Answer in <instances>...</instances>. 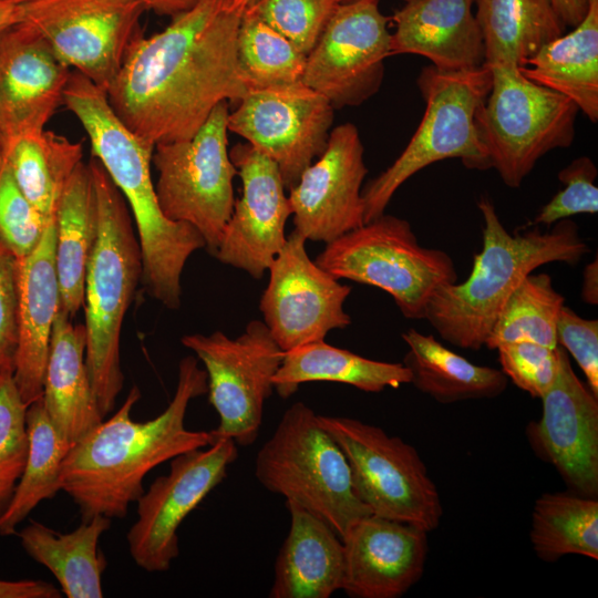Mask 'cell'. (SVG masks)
<instances>
[{"label": "cell", "mask_w": 598, "mask_h": 598, "mask_svg": "<svg viewBox=\"0 0 598 598\" xmlns=\"http://www.w3.org/2000/svg\"><path fill=\"white\" fill-rule=\"evenodd\" d=\"M243 12L200 0L161 32L141 35L109 86L118 117L152 145L192 137L220 102L249 91L237 58Z\"/></svg>", "instance_id": "1"}, {"label": "cell", "mask_w": 598, "mask_h": 598, "mask_svg": "<svg viewBox=\"0 0 598 598\" xmlns=\"http://www.w3.org/2000/svg\"><path fill=\"white\" fill-rule=\"evenodd\" d=\"M205 393L206 371L197 358L187 355L178 364L174 396L159 415L146 422L132 420V409L141 399L134 385L110 419L71 446L62 462L60 484L83 520L95 515L125 517L130 505L143 495V480L152 470L214 442L212 431L185 426L189 402Z\"/></svg>", "instance_id": "2"}, {"label": "cell", "mask_w": 598, "mask_h": 598, "mask_svg": "<svg viewBox=\"0 0 598 598\" xmlns=\"http://www.w3.org/2000/svg\"><path fill=\"white\" fill-rule=\"evenodd\" d=\"M63 104L83 126L92 156L128 204L137 227L145 291L166 308L178 309L185 264L206 243L195 227L169 220L162 213L151 174L154 145L118 117L104 89L76 71L71 72Z\"/></svg>", "instance_id": "3"}, {"label": "cell", "mask_w": 598, "mask_h": 598, "mask_svg": "<svg viewBox=\"0 0 598 598\" xmlns=\"http://www.w3.org/2000/svg\"><path fill=\"white\" fill-rule=\"evenodd\" d=\"M477 207L484 220L483 247L474 256L473 269L463 282L439 288L424 317L442 339L472 350L485 346L505 302L526 276L554 261L577 265L589 252L578 226L568 218L546 233L535 227L512 235L487 197Z\"/></svg>", "instance_id": "4"}, {"label": "cell", "mask_w": 598, "mask_h": 598, "mask_svg": "<svg viewBox=\"0 0 598 598\" xmlns=\"http://www.w3.org/2000/svg\"><path fill=\"white\" fill-rule=\"evenodd\" d=\"M97 206V234L84 282L85 362L102 415L123 389L121 331L142 281V251L127 203L95 157L87 163Z\"/></svg>", "instance_id": "5"}, {"label": "cell", "mask_w": 598, "mask_h": 598, "mask_svg": "<svg viewBox=\"0 0 598 598\" xmlns=\"http://www.w3.org/2000/svg\"><path fill=\"white\" fill-rule=\"evenodd\" d=\"M416 83L425 103L422 121L398 158L362 188L364 223L384 214L396 190L431 164L458 158L471 169L492 168L476 125L492 86L491 69L442 71L429 65Z\"/></svg>", "instance_id": "6"}, {"label": "cell", "mask_w": 598, "mask_h": 598, "mask_svg": "<svg viewBox=\"0 0 598 598\" xmlns=\"http://www.w3.org/2000/svg\"><path fill=\"white\" fill-rule=\"evenodd\" d=\"M255 475L268 491L321 518L341 539L357 520L371 514L355 494L343 451L302 402L285 411L259 448Z\"/></svg>", "instance_id": "7"}, {"label": "cell", "mask_w": 598, "mask_h": 598, "mask_svg": "<svg viewBox=\"0 0 598 598\" xmlns=\"http://www.w3.org/2000/svg\"><path fill=\"white\" fill-rule=\"evenodd\" d=\"M315 261L338 280L388 292L412 320L424 319L439 288L457 281L447 252L423 247L406 219L385 213L326 244Z\"/></svg>", "instance_id": "8"}, {"label": "cell", "mask_w": 598, "mask_h": 598, "mask_svg": "<svg viewBox=\"0 0 598 598\" xmlns=\"http://www.w3.org/2000/svg\"><path fill=\"white\" fill-rule=\"evenodd\" d=\"M486 65L492 86L476 114L478 135L491 167L505 185L516 188L546 153L571 145L579 109L565 95L528 80L516 64Z\"/></svg>", "instance_id": "9"}, {"label": "cell", "mask_w": 598, "mask_h": 598, "mask_svg": "<svg viewBox=\"0 0 598 598\" xmlns=\"http://www.w3.org/2000/svg\"><path fill=\"white\" fill-rule=\"evenodd\" d=\"M228 102H220L192 137L158 143L152 155L162 213L169 220L195 227L210 255L235 204L237 169L228 152Z\"/></svg>", "instance_id": "10"}, {"label": "cell", "mask_w": 598, "mask_h": 598, "mask_svg": "<svg viewBox=\"0 0 598 598\" xmlns=\"http://www.w3.org/2000/svg\"><path fill=\"white\" fill-rule=\"evenodd\" d=\"M343 451L359 499L372 515L434 530L443 515L436 485L417 451L358 419L317 414Z\"/></svg>", "instance_id": "11"}, {"label": "cell", "mask_w": 598, "mask_h": 598, "mask_svg": "<svg viewBox=\"0 0 598 598\" xmlns=\"http://www.w3.org/2000/svg\"><path fill=\"white\" fill-rule=\"evenodd\" d=\"M181 341L205 367L208 401L219 417L218 426L212 430L214 440L229 437L237 445H251L283 357L267 326L251 320L235 339L215 331L186 334Z\"/></svg>", "instance_id": "12"}, {"label": "cell", "mask_w": 598, "mask_h": 598, "mask_svg": "<svg viewBox=\"0 0 598 598\" xmlns=\"http://www.w3.org/2000/svg\"><path fill=\"white\" fill-rule=\"evenodd\" d=\"M145 11L137 0H34L23 4L21 22L65 66L107 91L131 45L143 35Z\"/></svg>", "instance_id": "13"}, {"label": "cell", "mask_w": 598, "mask_h": 598, "mask_svg": "<svg viewBox=\"0 0 598 598\" xmlns=\"http://www.w3.org/2000/svg\"><path fill=\"white\" fill-rule=\"evenodd\" d=\"M333 117L331 103L300 81L249 91L227 127L272 159L290 190L326 150Z\"/></svg>", "instance_id": "14"}, {"label": "cell", "mask_w": 598, "mask_h": 598, "mask_svg": "<svg viewBox=\"0 0 598 598\" xmlns=\"http://www.w3.org/2000/svg\"><path fill=\"white\" fill-rule=\"evenodd\" d=\"M237 444L216 437L205 447L169 461L167 475L158 476L137 499V519L127 532L128 551L146 571H165L179 554L177 530L190 512L227 475L238 457Z\"/></svg>", "instance_id": "15"}, {"label": "cell", "mask_w": 598, "mask_h": 598, "mask_svg": "<svg viewBox=\"0 0 598 598\" xmlns=\"http://www.w3.org/2000/svg\"><path fill=\"white\" fill-rule=\"evenodd\" d=\"M390 18L379 0L340 2L307 54L301 81L334 109L358 106L381 87L391 55Z\"/></svg>", "instance_id": "16"}, {"label": "cell", "mask_w": 598, "mask_h": 598, "mask_svg": "<svg viewBox=\"0 0 598 598\" xmlns=\"http://www.w3.org/2000/svg\"><path fill=\"white\" fill-rule=\"evenodd\" d=\"M306 241L296 230L290 233L268 268L259 303L262 321L283 352L322 341L329 331L351 323L343 308L351 287L311 260Z\"/></svg>", "instance_id": "17"}, {"label": "cell", "mask_w": 598, "mask_h": 598, "mask_svg": "<svg viewBox=\"0 0 598 598\" xmlns=\"http://www.w3.org/2000/svg\"><path fill=\"white\" fill-rule=\"evenodd\" d=\"M229 157L243 192L213 256L260 279L286 244L285 226L292 212L272 159L249 143L236 144Z\"/></svg>", "instance_id": "18"}, {"label": "cell", "mask_w": 598, "mask_h": 598, "mask_svg": "<svg viewBox=\"0 0 598 598\" xmlns=\"http://www.w3.org/2000/svg\"><path fill=\"white\" fill-rule=\"evenodd\" d=\"M367 174L357 126L343 123L333 127L323 153L289 190L293 230L307 240L328 244L363 225Z\"/></svg>", "instance_id": "19"}, {"label": "cell", "mask_w": 598, "mask_h": 598, "mask_svg": "<svg viewBox=\"0 0 598 598\" xmlns=\"http://www.w3.org/2000/svg\"><path fill=\"white\" fill-rule=\"evenodd\" d=\"M540 400L542 416L526 430L530 446L570 492L597 497L598 395L575 374L564 349L556 381Z\"/></svg>", "instance_id": "20"}, {"label": "cell", "mask_w": 598, "mask_h": 598, "mask_svg": "<svg viewBox=\"0 0 598 598\" xmlns=\"http://www.w3.org/2000/svg\"><path fill=\"white\" fill-rule=\"evenodd\" d=\"M342 588L352 598H399L423 575L427 533L409 523L367 515L342 538Z\"/></svg>", "instance_id": "21"}, {"label": "cell", "mask_w": 598, "mask_h": 598, "mask_svg": "<svg viewBox=\"0 0 598 598\" xmlns=\"http://www.w3.org/2000/svg\"><path fill=\"white\" fill-rule=\"evenodd\" d=\"M70 69L20 22L0 38V133L42 130L63 104Z\"/></svg>", "instance_id": "22"}, {"label": "cell", "mask_w": 598, "mask_h": 598, "mask_svg": "<svg viewBox=\"0 0 598 598\" xmlns=\"http://www.w3.org/2000/svg\"><path fill=\"white\" fill-rule=\"evenodd\" d=\"M19 342L13 379L29 405L43 394L54 320L60 310L55 228L50 221L34 249L18 259Z\"/></svg>", "instance_id": "23"}, {"label": "cell", "mask_w": 598, "mask_h": 598, "mask_svg": "<svg viewBox=\"0 0 598 598\" xmlns=\"http://www.w3.org/2000/svg\"><path fill=\"white\" fill-rule=\"evenodd\" d=\"M474 0H404L390 20L394 54H417L442 71H465L485 62Z\"/></svg>", "instance_id": "24"}, {"label": "cell", "mask_w": 598, "mask_h": 598, "mask_svg": "<svg viewBox=\"0 0 598 598\" xmlns=\"http://www.w3.org/2000/svg\"><path fill=\"white\" fill-rule=\"evenodd\" d=\"M286 506L290 527L276 559L268 597L329 598L342 588V539L306 508L293 502Z\"/></svg>", "instance_id": "25"}, {"label": "cell", "mask_w": 598, "mask_h": 598, "mask_svg": "<svg viewBox=\"0 0 598 598\" xmlns=\"http://www.w3.org/2000/svg\"><path fill=\"white\" fill-rule=\"evenodd\" d=\"M72 320L59 310L50 340L42 400L56 430L73 445L104 416L85 362V328Z\"/></svg>", "instance_id": "26"}, {"label": "cell", "mask_w": 598, "mask_h": 598, "mask_svg": "<svg viewBox=\"0 0 598 598\" xmlns=\"http://www.w3.org/2000/svg\"><path fill=\"white\" fill-rule=\"evenodd\" d=\"M110 527L111 518L95 515L69 533L31 520L18 535L24 551L52 573L68 598H101L107 560L99 540Z\"/></svg>", "instance_id": "27"}, {"label": "cell", "mask_w": 598, "mask_h": 598, "mask_svg": "<svg viewBox=\"0 0 598 598\" xmlns=\"http://www.w3.org/2000/svg\"><path fill=\"white\" fill-rule=\"evenodd\" d=\"M519 70L528 80L570 99L592 123L598 121V0L567 34L545 44Z\"/></svg>", "instance_id": "28"}, {"label": "cell", "mask_w": 598, "mask_h": 598, "mask_svg": "<svg viewBox=\"0 0 598 598\" xmlns=\"http://www.w3.org/2000/svg\"><path fill=\"white\" fill-rule=\"evenodd\" d=\"M54 228L60 309L74 319L83 307L86 267L97 234L96 197L87 163L81 162L66 182Z\"/></svg>", "instance_id": "29"}, {"label": "cell", "mask_w": 598, "mask_h": 598, "mask_svg": "<svg viewBox=\"0 0 598 598\" xmlns=\"http://www.w3.org/2000/svg\"><path fill=\"white\" fill-rule=\"evenodd\" d=\"M0 151L31 205L53 220L66 182L83 162L82 143L42 128L0 133Z\"/></svg>", "instance_id": "30"}, {"label": "cell", "mask_w": 598, "mask_h": 598, "mask_svg": "<svg viewBox=\"0 0 598 598\" xmlns=\"http://www.w3.org/2000/svg\"><path fill=\"white\" fill-rule=\"evenodd\" d=\"M326 381L352 385L365 392H381L411 383V372L398 362L377 361L322 341L283 352L274 378V390L282 399L291 396L300 384Z\"/></svg>", "instance_id": "31"}, {"label": "cell", "mask_w": 598, "mask_h": 598, "mask_svg": "<svg viewBox=\"0 0 598 598\" xmlns=\"http://www.w3.org/2000/svg\"><path fill=\"white\" fill-rule=\"evenodd\" d=\"M402 339L409 347L402 363L411 383L440 403L492 399L506 390L508 379L502 370L474 364L431 334L409 329Z\"/></svg>", "instance_id": "32"}, {"label": "cell", "mask_w": 598, "mask_h": 598, "mask_svg": "<svg viewBox=\"0 0 598 598\" xmlns=\"http://www.w3.org/2000/svg\"><path fill=\"white\" fill-rule=\"evenodd\" d=\"M484 64L523 66L545 44L564 33L553 0H474Z\"/></svg>", "instance_id": "33"}, {"label": "cell", "mask_w": 598, "mask_h": 598, "mask_svg": "<svg viewBox=\"0 0 598 598\" xmlns=\"http://www.w3.org/2000/svg\"><path fill=\"white\" fill-rule=\"evenodd\" d=\"M25 422L27 460L13 496L0 515L2 536L16 534L18 526L42 501L61 491V466L72 446L52 423L42 398L28 405Z\"/></svg>", "instance_id": "34"}, {"label": "cell", "mask_w": 598, "mask_h": 598, "mask_svg": "<svg viewBox=\"0 0 598 598\" xmlns=\"http://www.w3.org/2000/svg\"><path fill=\"white\" fill-rule=\"evenodd\" d=\"M530 543L539 559L565 555L598 559L597 497L574 492L545 493L533 507Z\"/></svg>", "instance_id": "35"}, {"label": "cell", "mask_w": 598, "mask_h": 598, "mask_svg": "<svg viewBox=\"0 0 598 598\" xmlns=\"http://www.w3.org/2000/svg\"><path fill=\"white\" fill-rule=\"evenodd\" d=\"M565 298L547 274H529L505 302L485 347L528 341L555 348L556 326Z\"/></svg>", "instance_id": "36"}, {"label": "cell", "mask_w": 598, "mask_h": 598, "mask_svg": "<svg viewBox=\"0 0 598 598\" xmlns=\"http://www.w3.org/2000/svg\"><path fill=\"white\" fill-rule=\"evenodd\" d=\"M237 58L246 81L255 90L300 82L307 55L245 10L237 34Z\"/></svg>", "instance_id": "37"}, {"label": "cell", "mask_w": 598, "mask_h": 598, "mask_svg": "<svg viewBox=\"0 0 598 598\" xmlns=\"http://www.w3.org/2000/svg\"><path fill=\"white\" fill-rule=\"evenodd\" d=\"M27 408L13 374H0V515L13 496L27 460Z\"/></svg>", "instance_id": "38"}, {"label": "cell", "mask_w": 598, "mask_h": 598, "mask_svg": "<svg viewBox=\"0 0 598 598\" xmlns=\"http://www.w3.org/2000/svg\"><path fill=\"white\" fill-rule=\"evenodd\" d=\"M338 0H256L249 8L306 55L332 16Z\"/></svg>", "instance_id": "39"}, {"label": "cell", "mask_w": 598, "mask_h": 598, "mask_svg": "<svg viewBox=\"0 0 598 598\" xmlns=\"http://www.w3.org/2000/svg\"><path fill=\"white\" fill-rule=\"evenodd\" d=\"M49 223L24 196L0 151V243L20 259L34 249Z\"/></svg>", "instance_id": "40"}, {"label": "cell", "mask_w": 598, "mask_h": 598, "mask_svg": "<svg viewBox=\"0 0 598 598\" xmlns=\"http://www.w3.org/2000/svg\"><path fill=\"white\" fill-rule=\"evenodd\" d=\"M561 347L528 341L507 342L495 350L502 372L520 390L540 399L554 384L560 369Z\"/></svg>", "instance_id": "41"}, {"label": "cell", "mask_w": 598, "mask_h": 598, "mask_svg": "<svg viewBox=\"0 0 598 598\" xmlns=\"http://www.w3.org/2000/svg\"><path fill=\"white\" fill-rule=\"evenodd\" d=\"M597 167L590 157L575 158L558 173V179L565 187L543 206L532 224L551 225L578 214H597Z\"/></svg>", "instance_id": "42"}, {"label": "cell", "mask_w": 598, "mask_h": 598, "mask_svg": "<svg viewBox=\"0 0 598 598\" xmlns=\"http://www.w3.org/2000/svg\"><path fill=\"white\" fill-rule=\"evenodd\" d=\"M556 343L568 351L598 395V320L585 319L563 306L556 326Z\"/></svg>", "instance_id": "43"}, {"label": "cell", "mask_w": 598, "mask_h": 598, "mask_svg": "<svg viewBox=\"0 0 598 598\" xmlns=\"http://www.w3.org/2000/svg\"><path fill=\"white\" fill-rule=\"evenodd\" d=\"M18 342V258L0 243V374H13Z\"/></svg>", "instance_id": "44"}, {"label": "cell", "mask_w": 598, "mask_h": 598, "mask_svg": "<svg viewBox=\"0 0 598 598\" xmlns=\"http://www.w3.org/2000/svg\"><path fill=\"white\" fill-rule=\"evenodd\" d=\"M60 590L51 582L39 579L2 580L0 598H60Z\"/></svg>", "instance_id": "45"}, {"label": "cell", "mask_w": 598, "mask_h": 598, "mask_svg": "<svg viewBox=\"0 0 598 598\" xmlns=\"http://www.w3.org/2000/svg\"><path fill=\"white\" fill-rule=\"evenodd\" d=\"M143 7L158 16L174 18L196 6L200 0H137Z\"/></svg>", "instance_id": "46"}, {"label": "cell", "mask_w": 598, "mask_h": 598, "mask_svg": "<svg viewBox=\"0 0 598 598\" xmlns=\"http://www.w3.org/2000/svg\"><path fill=\"white\" fill-rule=\"evenodd\" d=\"M565 25L576 27L586 16L589 0H553Z\"/></svg>", "instance_id": "47"}, {"label": "cell", "mask_w": 598, "mask_h": 598, "mask_svg": "<svg viewBox=\"0 0 598 598\" xmlns=\"http://www.w3.org/2000/svg\"><path fill=\"white\" fill-rule=\"evenodd\" d=\"M581 298L585 302L597 305L598 302V264L597 258L584 269Z\"/></svg>", "instance_id": "48"}, {"label": "cell", "mask_w": 598, "mask_h": 598, "mask_svg": "<svg viewBox=\"0 0 598 598\" xmlns=\"http://www.w3.org/2000/svg\"><path fill=\"white\" fill-rule=\"evenodd\" d=\"M23 4L0 1V38L21 22Z\"/></svg>", "instance_id": "49"}, {"label": "cell", "mask_w": 598, "mask_h": 598, "mask_svg": "<svg viewBox=\"0 0 598 598\" xmlns=\"http://www.w3.org/2000/svg\"><path fill=\"white\" fill-rule=\"evenodd\" d=\"M256 0H231V6L239 12H243L249 8Z\"/></svg>", "instance_id": "50"}, {"label": "cell", "mask_w": 598, "mask_h": 598, "mask_svg": "<svg viewBox=\"0 0 598 598\" xmlns=\"http://www.w3.org/2000/svg\"><path fill=\"white\" fill-rule=\"evenodd\" d=\"M0 1L11 2V3H17V4H24V3H28V2H31V1H34V0H0Z\"/></svg>", "instance_id": "51"}, {"label": "cell", "mask_w": 598, "mask_h": 598, "mask_svg": "<svg viewBox=\"0 0 598 598\" xmlns=\"http://www.w3.org/2000/svg\"><path fill=\"white\" fill-rule=\"evenodd\" d=\"M349 1H353V0H338V2H349Z\"/></svg>", "instance_id": "52"}]
</instances>
